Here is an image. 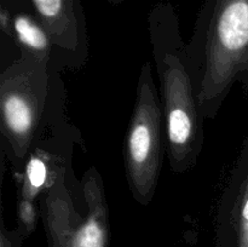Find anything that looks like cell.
<instances>
[{"label": "cell", "mask_w": 248, "mask_h": 247, "mask_svg": "<svg viewBox=\"0 0 248 247\" xmlns=\"http://www.w3.org/2000/svg\"><path fill=\"white\" fill-rule=\"evenodd\" d=\"M148 29L159 77L167 159L172 172L186 173L202 153L206 119L186 64L176 7L169 1L157 2L148 15Z\"/></svg>", "instance_id": "obj_1"}, {"label": "cell", "mask_w": 248, "mask_h": 247, "mask_svg": "<svg viewBox=\"0 0 248 247\" xmlns=\"http://www.w3.org/2000/svg\"><path fill=\"white\" fill-rule=\"evenodd\" d=\"M186 58L205 119L217 116L236 84L248 93V0H205Z\"/></svg>", "instance_id": "obj_2"}, {"label": "cell", "mask_w": 248, "mask_h": 247, "mask_svg": "<svg viewBox=\"0 0 248 247\" xmlns=\"http://www.w3.org/2000/svg\"><path fill=\"white\" fill-rule=\"evenodd\" d=\"M0 74L2 150L16 169L26 162L48 104L52 62L19 52Z\"/></svg>", "instance_id": "obj_3"}, {"label": "cell", "mask_w": 248, "mask_h": 247, "mask_svg": "<svg viewBox=\"0 0 248 247\" xmlns=\"http://www.w3.org/2000/svg\"><path fill=\"white\" fill-rule=\"evenodd\" d=\"M86 212L75 207L67 186V166L40 196V216L50 247H108L110 223L103 182L98 170L90 167L82 178Z\"/></svg>", "instance_id": "obj_4"}, {"label": "cell", "mask_w": 248, "mask_h": 247, "mask_svg": "<svg viewBox=\"0 0 248 247\" xmlns=\"http://www.w3.org/2000/svg\"><path fill=\"white\" fill-rule=\"evenodd\" d=\"M164 115L152 64L143 63L136 87L132 116L124 142L126 178L133 199L147 206L159 183L162 164Z\"/></svg>", "instance_id": "obj_5"}, {"label": "cell", "mask_w": 248, "mask_h": 247, "mask_svg": "<svg viewBox=\"0 0 248 247\" xmlns=\"http://www.w3.org/2000/svg\"><path fill=\"white\" fill-rule=\"evenodd\" d=\"M34 15L50 35L55 65L80 69L89 58L87 23L81 0H29Z\"/></svg>", "instance_id": "obj_6"}, {"label": "cell", "mask_w": 248, "mask_h": 247, "mask_svg": "<svg viewBox=\"0 0 248 247\" xmlns=\"http://www.w3.org/2000/svg\"><path fill=\"white\" fill-rule=\"evenodd\" d=\"M215 229L217 247H248V139L220 198Z\"/></svg>", "instance_id": "obj_7"}, {"label": "cell", "mask_w": 248, "mask_h": 247, "mask_svg": "<svg viewBox=\"0 0 248 247\" xmlns=\"http://www.w3.org/2000/svg\"><path fill=\"white\" fill-rule=\"evenodd\" d=\"M65 164H61L46 150L36 147L29 153L24 170L19 174L18 198L36 201L53 184L58 172Z\"/></svg>", "instance_id": "obj_8"}, {"label": "cell", "mask_w": 248, "mask_h": 247, "mask_svg": "<svg viewBox=\"0 0 248 247\" xmlns=\"http://www.w3.org/2000/svg\"><path fill=\"white\" fill-rule=\"evenodd\" d=\"M17 217H18V232L23 239H28L38 224L39 211L36 201L18 198L17 200Z\"/></svg>", "instance_id": "obj_9"}, {"label": "cell", "mask_w": 248, "mask_h": 247, "mask_svg": "<svg viewBox=\"0 0 248 247\" xmlns=\"http://www.w3.org/2000/svg\"><path fill=\"white\" fill-rule=\"evenodd\" d=\"M24 241L18 229L7 230L4 219L1 218V230H0V247H22Z\"/></svg>", "instance_id": "obj_10"}, {"label": "cell", "mask_w": 248, "mask_h": 247, "mask_svg": "<svg viewBox=\"0 0 248 247\" xmlns=\"http://www.w3.org/2000/svg\"><path fill=\"white\" fill-rule=\"evenodd\" d=\"M0 28L5 35L12 39V14L5 5H0Z\"/></svg>", "instance_id": "obj_11"}, {"label": "cell", "mask_w": 248, "mask_h": 247, "mask_svg": "<svg viewBox=\"0 0 248 247\" xmlns=\"http://www.w3.org/2000/svg\"><path fill=\"white\" fill-rule=\"evenodd\" d=\"M107 1L111 5H120V4H123L125 0H107Z\"/></svg>", "instance_id": "obj_12"}]
</instances>
